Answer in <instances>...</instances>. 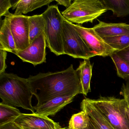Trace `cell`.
I'll list each match as a JSON object with an SVG mask.
<instances>
[{"instance_id": "obj_1", "label": "cell", "mask_w": 129, "mask_h": 129, "mask_svg": "<svg viewBox=\"0 0 129 129\" xmlns=\"http://www.w3.org/2000/svg\"><path fill=\"white\" fill-rule=\"evenodd\" d=\"M38 106L56 97L82 94L79 73L71 65L61 71L40 73L27 78Z\"/></svg>"}, {"instance_id": "obj_2", "label": "cell", "mask_w": 129, "mask_h": 129, "mask_svg": "<svg viewBox=\"0 0 129 129\" xmlns=\"http://www.w3.org/2000/svg\"><path fill=\"white\" fill-rule=\"evenodd\" d=\"M34 95L27 79L12 73L0 74V97L1 102L14 107H21L35 112L31 104Z\"/></svg>"}, {"instance_id": "obj_3", "label": "cell", "mask_w": 129, "mask_h": 129, "mask_svg": "<svg viewBox=\"0 0 129 129\" xmlns=\"http://www.w3.org/2000/svg\"><path fill=\"white\" fill-rule=\"evenodd\" d=\"M42 15L44 20V34L47 47L56 56L64 55L63 34L64 18L56 5L49 6Z\"/></svg>"}, {"instance_id": "obj_4", "label": "cell", "mask_w": 129, "mask_h": 129, "mask_svg": "<svg viewBox=\"0 0 129 129\" xmlns=\"http://www.w3.org/2000/svg\"><path fill=\"white\" fill-rule=\"evenodd\" d=\"M89 100L115 129H129V120L126 112L127 103L125 99L100 96Z\"/></svg>"}, {"instance_id": "obj_5", "label": "cell", "mask_w": 129, "mask_h": 129, "mask_svg": "<svg viewBox=\"0 0 129 129\" xmlns=\"http://www.w3.org/2000/svg\"><path fill=\"white\" fill-rule=\"evenodd\" d=\"M107 10L102 1L75 0L61 14L70 22L80 25L92 23Z\"/></svg>"}, {"instance_id": "obj_6", "label": "cell", "mask_w": 129, "mask_h": 129, "mask_svg": "<svg viewBox=\"0 0 129 129\" xmlns=\"http://www.w3.org/2000/svg\"><path fill=\"white\" fill-rule=\"evenodd\" d=\"M63 47L64 54L75 58L89 59L96 56L65 18L63 22Z\"/></svg>"}, {"instance_id": "obj_7", "label": "cell", "mask_w": 129, "mask_h": 129, "mask_svg": "<svg viewBox=\"0 0 129 129\" xmlns=\"http://www.w3.org/2000/svg\"><path fill=\"white\" fill-rule=\"evenodd\" d=\"M70 23L87 46L96 56L103 57L110 56L112 53L117 51L110 46L93 28L84 27L80 25L75 24L71 22Z\"/></svg>"}, {"instance_id": "obj_8", "label": "cell", "mask_w": 129, "mask_h": 129, "mask_svg": "<svg viewBox=\"0 0 129 129\" xmlns=\"http://www.w3.org/2000/svg\"><path fill=\"white\" fill-rule=\"evenodd\" d=\"M9 18L16 50H24L30 45L28 16L12 14Z\"/></svg>"}, {"instance_id": "obj_9", "label": "cell", "mask_w": 129, "mask_h": 129, "mask_svg": "<svg viewBox=\"0 0 129 129\" xmlns=\"http://www.w3.org/2000/svg\"><path fill=\"white\" fill-rule=\"evenodd\" d=\"M14 123L20 129H66L59 123L47 116L32 114H24L18 117Z\"/></svg>"}, {"instance_id": "obj_10", "label": "cell", "mask_w": 129, "mask_h": 129, "mask_svg": "<svg viewBox=\"0 0 129 129\" xmlns=\"http://www.w3.org/2000/svg\"><path fill=\"white\" fill-rule=\"evenodd\" d=\"M46 46L44 33L35 38L27 48L18 51L16 55L23 62L37 65L46 62Z\"/></svg>"}, {"instance_id": "obj_11", "label": "cell", "mask_w": 129, "mask_h": 129, "mask_svg": "<svg viewBox=\"0 0 129 129\" xmlns=\"http://www.w3.org/2000/svg\"><path fill=\"white\" fill-rule=\"evenodd\" d=\"M77 95L74 94L58 96L40 106H34V109L36 111L35 114L47 117L55 115L65 106L71 103Z\"/></svg>"}, {"instance_id": "obj_12", "label": "cell", "mask_w": 129, "mask_h": 129, "mask_svg": "<svg viewBox=\"0 0 129 129\" xmlns=\"http://www.w3.org/2000/svg\"><path fill=\"white\" fill-rule=\"evenodd\" d=\"M98 21L99 23L92 28L102 38L129 33V24L125 23H108Z\"/></svg>"}, {"instance_id": "obj_13", "label": "cell", "mask_w": 129, "mask_h": 129, "mask_svg": "<svg viewBox=\"0 0 129 129\" xmlns=\"http://www.w3.org/2000/svg\"><path fill=\"white\" fill-rule=\"evenodd\" d=\"M0 49L14 53L17 51L10 26V18L5 17L0 23Z\"/></svg>"}, {"instance_id": "obj_14", "label": "cell", "mask_w": 129, "mask_h": 129, "mask_svg": "<svg viewBox=\"0 0 129 129\" xmlns=\"http://www.w3.org/2000/svg\"><path fill=\"white\" fill-rule=\"evenodd\" d=\"M53 1V0H20L13 4L12 9H16L14 15H21L49 5Z\"/></svg>"}, {"instance_id": "obj_15", "label": "cell", "mask_w": 129, "mask_h": 129, "mask_svg": "<svg viewBox=\"0 0 129 129\" xmlns=\"http://www.w3.org/2000/svg\"><path fill=\"white\" fill-rule=\"evenodd\" d=\"M93 66L90 59H84L80 62L77 70L79 73L82 90V94L87 95L90 90V83L92 77Z\"/></svg>"}, {"instance_id": "obj_16", "label": "cell", "mask_w": 129, "mask_h": 129, "mask_svg": "<svg viewBox=\"0 0 129 129\" xmlns=\"http://www.w3.org/2000/svg\"><path fill=\"white\" fill-rule=\"evenodd\" d=\"M107 10H111L118 17L129 15V0H102Z\"/></svg>"}, {"instance_id": "obj_17", "label": "cell", "mask_w": 129, "mask_h": 129, "mask_svg": "<svg viewBox=\"0 0 129 129\" xmlns=\"http://www.w3.org/2000/svg\"><path fill=\"white\" fill-rule=\"evenodd\" d=\"M30 44L35 38L44 33V20L42 14L28 16Z\"/></svg>"}, {"instance_id": "obj_18", "label": "cell", "mask_w": 129, "mask_h": 129, "mask_svg": "<svg viewBox=\"0 0 129 129\" xmlns=\"http://www.w3.org/2000/svg\"><path fill=\"white\" fill-rule=\"evenodd\" d=\"M22 113L16 107L0 103V126L14 122Z\"/></svg>"}, {"instance_id": "obj_19", "label": "cell", "mask_w": 129, "mask_h": 129, "mask_svg": "<svg viewBox=\"0 0 129 129\" xmlns=\"http://www.w3.org/2000/svg\"><path fill=\"white\" fill-rule=\"evenodd\" d=\"M90 117L84 111L74 114L72 116L66 129H82L89 125Z\"/></svg>"}, {"instance_id": "obj_20", "label": "cell", "mask_w": 129, "mask_h": 129, "mask_svg": "<svg viewBox=\"0 0 129 129\" xmlns=\"http://www.w3.org/2000/svg\"><path fill=\"white\" fill-rule=\"evenodd\" d=\"M103 38L110 46L117 50H121L129 46V33Z\"/></svg>"}, {"instance_id": "obj_21", "label": "cell", "mask_w": 129, "mask_h": 129, "mask_svg": "<svg viewBox=\"0 0 129 129\" xmlns=\"http://www.w3.org/2000/svg\"><path fill=\"white\" fill-rule=\"evenodd\" d=\"M117 71V75L126 80L129 79V64L122 59L115 52L110 55Z\"/></svg>"}, {"instance_id": "obj_22", "label": "cell", "mask_w": 129, "mask_h": 129, "mask_svg": "<svg viewBox=\"0 0 129 129\" xmlns=\"http://www.w3.org/2000/svg\"><path fill=\"white\" fill-rule=\"evenodd\" d=\"M12 7V4L10 0H0V17L3 16L9 17L12 13L9 10Z\"/></svg>"}, {"instance_id": "obj_23", "label": "cell", "mask_w": 129, "mask_h": 129, "mask_svg": "<svg viewBox=\"0 0 129 129\" xmlns=\"http://www.w3.org/2000/svg\"><path fill=\"white\" fill-rule=\"evenodd\" d=\"M7 52L6 50L0 49V74L5 72L7 68L6 63Z\"/></svg>"}, {"instance_id": "obj_24", "label": "cell", "mask_w": 129, "mask_h": 129, "mask_svg": "<svg viewBox=\"0 0 129 129\" xmlns=\"http://www.w3.org/2000/svg\"><path fill=\"white\" fill-rule=\"evenodd\" d=\"M122 59L129 64V46L126 48L115 52Z\"/></svg>"}, {"instance_id": "obj_25", "label": "cell", "mask_w": 129, "mask_h": 129, "mask_svg": "<svg viewBox=\"0 0 129 129\" xmlns=\"http://www.w3.org/2000/svg\"><path fill=\"white\" fill-rule=\"evenodd\" d=\"M0 129H20L19 128L14 122L9 123L0 126Z\"/></svg>"}, {"instance_id": "obj_26", "label": "cell", "mask_w": 129, "mask_h": 129, "mask_svg": "<svg viewBox=\"0 0 129 129\" xmlns=\"http://www.w3.org/2000/svg\"><path fill=\"white\" fill-rule=\"evenodd\" d=\"M55 1L59 5L64 6L66 9L69 8L72 3L71 0H55Z\"/></svg>"}, {"instance_id": "obj_27", "label": "cell", "mask_w": 129, "mask_h": 129, "mask_svg": "<svg viewBox=\"0 0 129 129\" xmlns=\"http://www.w3.org/2000/svg\"><path fill=\"white\" fill-rule=\"evenodd\" d=\"M126 112L127 115V117H128L129 120V108L128 106V104H127L126 107Z\"/></svg>"}, {"instance_id": "obj_28", "label": "cell", "mask_w": 129, "mask_h": 129, "mask_svg": "<svg viewBox=\"0 0 129 129\" xmlns=\"http://www.w3.org/2000/svg\"><path fill=\"white\" fill-rule=\"evenodd\" d=\"M124 99H125L126 100V101L127 102V104H128V106H129V98H124Z\"/></svg>"}, {"instance_id": "obj_29", "label": "cell", "mask_w": 129, "mask_h": 129, "mask_svg": "<svg viewBox=\"0 0 129 129\" xmlns=\"http://www.w3.org/2000/svg\"><path fill=\"white\" fill-rule=\"evenodd\" d=\"M85 129V128H83V129Z\"/></svg>"}]
</instances>
